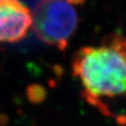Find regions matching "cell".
Here are the masks:
<instances>
[{"instance_id":"1","label":"cell","mask_w":126,"mask_h":126,"mask_svg":"<svg viewBox=\"0 0 126 126\" xmlns=\"http://www.w3.org/2000/svg\"><path fill=\"white\" fill-rule=\"evenodd\" d=\"M72 73L89 105L126 124V37L114 35L98 47H81L74 56Z\"/></svg>"},{"instance_id":"4","label":"cell","mask_w":126,"mask_h":126,"mask_svg":"<svg viewBox=\"0 0 126 126\" xmlns=\"http://www.w3.org/2000/svg\"><path fill=\"white\" fill-rule=\"evenodd\" d=\"M26 93L28 99L33 103H40L47 95V93L43 87L37 84L28 86Z\"/></svg>"},{"instance_id":"5","label":"cell","mask_w":126,"mask_h":126,"mask_svg":"<svg viewBox=\"0 0 126 126\" xmlns=\"http://www.w3.org/2000/svg\"><path fill=\"white\" fill-rule=\"evenodd\" d=\"M71 5H82L86 0H66Z\"/></svg>"},{"instance_id":"3","label":"cell","mask_w":126,"mask_h":126,"mask_svg":"<svg viewBox=\"0 0 126 126\" xmlns=\"http://www.w3.org/2000/svg\"><path fill=\"white\" fill-rule=\"evenodd\" d=\"M32 14L20 0H0V43H15L27 35Z\"/></svg>"},{"instance_id":"2","label":"cell","mask_w":126,"mask_h":126,"mask_svg":"<svg viewBox=\"0 0 126 126\" xmlns=\"http://www.w3.org/2000/svg\"><path fill=\"white\" fill-rule=\"evenodd\" d=\"M78 23L77 12L66 0H40L32 13V27L38 39L61 51L67 49Z\"/></svg>"}]
</instances>
